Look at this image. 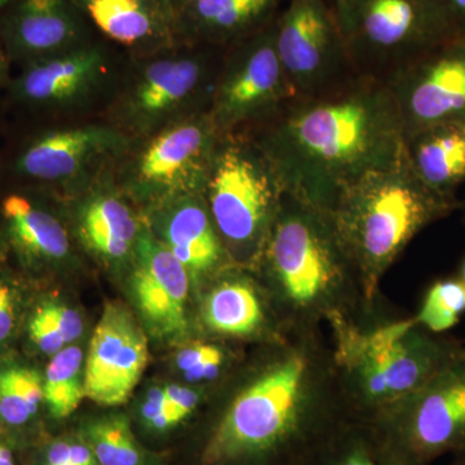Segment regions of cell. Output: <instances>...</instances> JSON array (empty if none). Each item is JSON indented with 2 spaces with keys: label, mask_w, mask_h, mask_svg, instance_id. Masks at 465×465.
I'll return each mask as SVG.
<instances>
[{
  "label": "cell",
  "mask_w": 465,
  "mask_h": 465,
  "mask_svg": "<svg viewBox=\"0 0 465 465\" xmlns=\"http://www.w3.org/2000/svg\"><path fill=\"white\" fill-rule=\"evenodd\" d=\"M324 327L284 330L256 371L202 425L186 465H309L345 421Z\"/></svg>",
  "instance_id": "cell-1"
},
{
  "label": "cell",
  "mask_w": 465,
  "mask_h": 465,
  "mask_svg": "<svg viewBox=\"0 0 465 465\" xmlns=\"http://www.w3.org/2000/svg\"><path fill=\"white\" fill-rule=\"evenodd\" d=\"M286 192L326 211L338 193L407 150L387 81L362 75L314 96L296 97L255 142Z\"/></svg>",
  "instance_id": "cell-2"
},
{
  "label": "cell",
  "mask_w": 465,
  "mask_h": 465,
  "mask_svg": "<svg viewBox=\"0 0 465 465\" xmlns=\"http://www.w3.org/2000/svg\"><path fill=\"white\" fill-rule=\"evenodd\" d=\"M259 260L283 329L326 327L376 309L329 215L289 192Z\"/></svg>",
  "instance_id": "cell-3"
},
{
  "label": "cell",
  "mask_w": 465,
  "mask_h": 465,
  "mask_svg": "<svg viewBox=\"0 0 465 465\" xmlns=\"http://www.w3.org/2000/svg\"><path fill=\"white\" fill-rule=\"evenodd\" d=\"M326 327L349 418L363 423H378L465 353V341L428 331L415 316L382 320L375 309Z\"/></svg>",
  "instance_id": "cell-4"
},
{
  "label": "cell",
  "mask_w": 465,
  "mask_h": 465,
  "mask_svg": "<svg viewBox=\"0 0 465 465\" xmlns=\"http://www.w3.org/2000/svg\"><path fill=\"white\" fill-rule=\"evenodd\" d=\"M460 206L421 182L409 152L341 189L324 213L356 266L367 300L376 304L391 266L428 226Z\"/></svg>",
  "instance_id": "cell-5"
},
{
  "label": "cell",
  "mask_w": 465,
  "mask_h": 465,
  "mask_svg": "<svg viewBox=\"0 0 465 465\" xmlns=\"http://www.w3.org/2000/svg\"><path fill=\"white\" fill-rule=\"evenodd\" d=\"M217 50L185 43L173 50L133 58L134 65L110 104L109 124L137 142L206 112L223 63Z\"/></svg>",
  "instance_id": "cell-6"
},
{
  "label": "cell",
  "mask_w": 465,
  "mask_h": 465,
  "mask_svg": "<svg viewBox=\"0 0 465 465\" xmlns=\"http://www.w3.org/2000/svg\"><path fill=\"white\" fill-rule=\"evenodd\" d=\"M286 193L258 143L220 137L203 197L226 253L259 260Z\"/></svg>",
  "instance_id": "cell-7"
},
{
  "label": "cell",
  "mask_w": 465,
  "mask_h": 465,
  "mask_svg": "<svg viewBox=\"0 0 465 465\" xmlns=\"http://www.w3.org/2000/svg\"><path fill=\"white\" fill-rule=\"evenodd\" d=\"M351 67L393 75L442 43L461 35L442 0H330Z\"/></svg>",
  "instance_id": "cell-8"
},
{
  "label": "cell",
  "mask_w": 465,
  "mask_h": 465,
  "mask_svg": "<svg viewBox=\"0 0 465 465\" xmlns=\"http://www.w3.org/2000/svg\"><path fill=\"white\" fill-rule=\"evenodd\" d=\"M219 140L208 110L197 113L133 142L113 167V179L125 195L153 207L200 194Z\"/></svg>",
  "instance_id": "cell-9"
},
{
  "label": "cell",
  "mask_w": 465,
  "mask_h": 465,
  "mask_svg": "<svg viewBox=\"0 0 465 465\" xmlns=\"http://www.w3.org/2000/svg\"><path fill=\"white\" fill-rule=\"evenodd\" d=\"M131 143L109 122L41 128L17 143L7 176L32 188L81 189L112 170Z\"/></svg>",
  "instance_id": "cell-10"
},
{
  "label": "cell",
  "mask_w": 465,
  "mask_h": 465,
  "mask_svg": "<svg viewBox=\"0 0 465 465\" xmlns=\"http://www.w3.org/2000/svg\"><path fill=\"white\" fill-rule=\"evenodd\" d=\"M410 465H430L465 450V353L372 424Z\"/></svg>",
  "instance_id": "cell-11"
},
{
  "label": "cell",
  "mask_w": 465,
  "mask_h": 465,
  "mask_svg": "<svg viewBox=\"0 0 465 465\" xmlns=\"http://www.w3.org/2000/svg\"><path fill=\"white\" fill-rule=\"evenodd\" d=\"M298 96L275 47L274 21L228 47L208 114L220 137L269 119Z\"/></svg>",
  "instance_id": "cell-12"
},
{
  "label": "cell",
  "mask_w": 465,
  "mask_h": 465,
  "mask_svg": "<svg viewBox=\"0 0 465 465\" xmlns=\"http://www.w3.org/2000/svg\"><path fill=\"white\" fill-rule=\"evenodd\" d=\"M274 30L278 56L299 97L335 87L342 70L351 67L330 0H286Z\"/></svg>",
  "instance_id": "cell-13"
},
{
  "label": "cell",
  "mask_w": 465,
  "mask_h": 465,
  "mask_svg": "<svg viewBox=\"0 0 465 465\" xmlns=\"http://www.w3.org/2000/svg\"><path fill=\"white\" fill-rule=\"evenodd\" d=\"M406 143L437 125L465 121V35L416 57L390 76Z\"/></svg>",
  "instance_id": "cell-14"
},
{
  "label": "cell",
  "mask_w": 465,
  "mask_h": 465,
  "mask_svg": "<svg viewBox=\"0 0 465 465\" xmlns=\"http://www.w3.org/2000/svg\"><path fill=\"white\" fill-rule=\"evenodd\" d=\"M108 48L92 41L75 50L20 67L5 88L17 108L38 115L84 109L113 84Z\"/></svg>",
  "instance_id": "cell-15"
},
{
  "label": "cell",
  "mask_w": 465,
  "mask_h": 465,
  "mask_svg": "<svg viewBox=\"0 0 465 465\" xmlns=\"http://www.w3.org/2000/svg\"><path fill=\"white\" fill-rule=\"evenodd\" d=\"M149 345L145 332L127 308H104L84 365L85 399L104 407L124 405L145 371Z\"/></svg>",
  "instance_id": "cell-16"
},
{
  "label": "cell",
  "mask_w": 465,
  "mask_h": 465,
  "mask_svg": "<svg viewBox=\"0 0 465 465\" xmlns=\"http://www.w3.org/2000/svg\"><path fill=\"white\" fill-rule=\"evenodd\" d=\"M90 27L73 0H12L0 11V45L21 67L87 45Z\"/></svg>",
  "instance_id": "cell-17"
},
{
  "label": "cell",
  "mask_w": 465,
  "mask_h": 465,
  "mask_svg": "<svg viewBox=\"0 0 465 465\" xmlns=\"http://www.w3.org/2000/svg\"><path fill=\"white\" fill-rule=\"evenodd\" d=\"M133 266L134 299L150 331L161 338L185 333L191 274L148 224L137 241Z\"/></svg>",
  "instance_id": "cell-18"
},
{
  "label": "cell",
  "mask_w": 465,
  "mask_h": 465,
  "mask_svg": "<svg viewBox=\"0 0 465 465\" xmlns=\"http://www.w3.org/2000/svg\"><path fill=\"white\" fill-rule=\"evenodd\" d=\"M88 23L133 58L185 45L171 0H73Z\"/></svg>",
  "instance_id": "cell-19"
},
{
  "label": "cell",
  "mask_w": 465,
  "mask_h": 465,
  "mask_svg": "<svg viewBox=\"0 0 465 465\" xmlns=\"http://www.w3.org/2000/svg\"><path fill=\"white\" fill-rule=\"evenodd\" d=\"M112 170L84 186L87 195L79 203L76 232L85 249L97 258L122 262L133 259L145 224L125 201Z\"/></svg>",
  "instance_id": "cell-20"
},
{
  "label": "cell",
  "mask_w": 465,
  "mask_h": 465,
  "mask_svg": "<svg viewBox=\"0 0 465 465\" xmlns=\"http://www.w3.org/2000/svg\"><path fill=\"white\" fill-rule=\"evenodd\" d=\"M158 234L168 250L179 260L191 278H201L217 271L226 255L203 193L183 195L158 204Z\"/></svg>",
  "instance_id": "cell-21"
},
{
  "label": "cell",
  "mask_w": 465,
  "mask_h": 465,
  "mask_svg": "<svg viewBox=\"0 0 465 465\" xmlns=\"http://www.w3.org/2000/svg\"><path fill=\"white\" fill-rule=\"evenodd\" d=\"M3 237L30 262H60L70 255L69 232L32 188L18 185L0 198Z\"/></svg>",
  "instance_id": "cell-22"
},
{
  "label": "cell",
  "mask_w": 465,
  "mask_h": 465,
  "mask_svg": "<svg viewBox=\"0 0 465 465\" xmlns=\"http://www.w3.org/2000/svg\"><path fill=\"white\" fill-rule=\"evenodd\" d=\"M286 0H197L179 16L189 45L228 48L271 25Z\"/></svg>",
  "instance_id": "cell-23"
},
{
  "label": "cell",
  "mask_w": 465,
  "mask_h": 465,
  "mask_svg": "<svg viewBox=\"0 0 465 465\" xmlns=\"http://www.w3.org/2000/svg\"><path fill=\"white\" fill-rule=\"evenodd\" d=\"M202 318L216 335L247 338L268 333L271 338L284 331L273 311L249 278L231 277L220 281L207 293Z\"/></svg>",
  "instance_id": "cell-24"
},
{
  "label": "cell",
  "mask_w": 465,
  "mask_h": 465,
  "mask_svg": "<svg viewBox=\"0 0 465 465\" xmlns=\"http://www.w3.org/2000/svg\"><path fill=\"white\" fill-rule=\"evenodd\" d=\"M415 173L425 185L449 200L465 183V130L461 122L437 125L407 142Z\"/></svg>",
  "instance_id": "cell-25"
},
{
  "label": "cell",
  "mask_w": 465,
  "mask_h": 465,
  "mask_svg": "<svg viewBox=\"0 0 465 465\" xmlns=\"http://www.w3.org/2000/svg\"><path fill=\"white\" fill-rule=\"evenodd\" d=\"M74 432L91 450L99 465H163L143 446L133 420L124 414H106L81 421Z\"/></svg>",
  "instance_id": "cell-26"
},
{
  "label": "cell",
  "mask_w": 465,
  "mask_h": 465,
  "mask_svg": "<svg viewBox=\"0 0 465 465\" xmlns=\"http://www.w3.org/2000/svg\"><path fill=\"white\" fill-rule=\"evenodd\" d=\"M309 465H410L385 443L372 424L349 419Z\"/></svg>",
  "instance_id": "cell-27"
},
{
  "label": "cell",
  "mask_w": 465,
  "mask_h": 465,
  "mask_svg": "<svg viewBox=\"0 0 465 465\" xmlns=\"http://www.w3.org/2000/svg\"><path fill=\"white\" fill-rule=\"evenodd\" d=\"M84 353L65 347L52 356L43 379V402L54 420H66L81 405L84 394Z\"/></svg>",
  "instance_id": "cell-28"
},
{
  "label": "cell",
  "mask_w": 465,
  "mask_h": 465,
  "mask_svg": "<svg viewBox=\"0 0 465 465\" xmlns=\"http://www.w3.org/2000/svg\"><path fill=\"white\" fill-rule=\"evenodd\" d=\"M43 402V379L35 370L11 367L0 372V420L18 430L32 423Z\"/></svg>",
  "instance_id": "cell-29"
},
{
  "label": "cell",
  "mask_w": 465,
  "mask_h": 465,
  "mask_svg": "<svg viewBox=\"0 0 465 465\" xmlns=\"http://www.w3.org/2000/svg\"><path fill=\"white\" fill-rule=\"evenodd\" d=\"M465 314V282L458 277L440 278L425 291L416 321L433 333H448Z\"/></svg>",
  "instance_id": "cell-30"
},
{
  "label": "cell",
  "mask_w": 465,
  "mask_h": 465,
  "mask_svg": "<svg viewBox=\"0 0 465 465\" xmlns=\"http://www.w3.org/2000/svg\"><path fill=\"white\" fill-rule=\"evenodd\" d=\"M42 448L35 465H99L74 430L48 440Z\"/></svg>",
  "instance_id": "cell-31"
},
{
  "label": "cell",
  "mask_w": 465,
  "mask_h": 465,
  "mask_svg": "<svg viewBox=\"0 0 465 465\" xmlns=\"http://www.w3.org/2000/svg\"><path fill=\"white\" fill-rule=\"evenodd\" d=\"M29 331L34 344L50 356H54L67 345L64 336L42 308H38L34 314Z\"/></svg>",
  "instance_id": "cell-32"
},
{
  "label": "cell",
  "mask_w": 465,
  "mask_h": 465,
  "mask_svg": "<svg viewBox=\"0 0 465 465\" xmlns=\"http://www.w3.org/2000/svg\"><path fill=\"white\" fill-rule=\"evenodd\" d=\"M52 323L57 327L67 344L76 341L84 332V321L74 309L58 302H47L41 307Z\"/></svg>",
  "instance_id": "cell-33"
},
{
  "label": "cell",
  "mask_w": 465,
  "mask_h": 465,
  "mask_svg": "<svg viewBox=\"0 0 465 465\" xmlns=\"http://www.w3.org/2000/svg\"><path fill=\"white\" fill-rule=\"evenodd\" d=\"M163 390L168 403L176 411L183 424H186L200 406V391L188 387H180V385H170Z\"/></svg>",
  "instance_id": "cell-34"
},
{
  "label": "cell",
  "mask_w": 465,
  "mask_h": 465,
  "mask_svg": "<svg viewBox=\"0 0 465 465\" xmlns=\"http://www.w3.org/2000/svg\"><path fill=\"white\" fill-rule=\"evenodd\" d=\"M219 348V345L208 344V342H195V344L189 345V347L180 351L176 357V365L183 374H186Z\"/></svg>",
  "instance_id": "cell-35"
},
{
  "label": "cell",
  "mask_w": 465,
  "mask_h": 465,
  "mask_svg": "<svg viewBox=\"0 0 465 465\" xmlns=\"http://www.w3.org/2000/svg\"><path fill=\"white\" fill-rule=\"evenodd\" d=\"M15 323V302L11 290L0 281V342L11 335Z\"/></svg>",
  "instance_id": "cell-36"
},
{
  "label": "cell",
  "mask_w": 465,
  "mask_h": 465,
  "mask_svg": "<svg viewBox=\"0 0 465 465\" xmlns=\"http://www.w3.org/2000/svg\"><path fill=\"white\" fill-rule=\"evenodd\" d=\"M442 2L454 17L461 35H465V0H442Z\"/></svg>",
  "instance_id": "cell-37"
},
{
  "label": "cell",
  "mask_w": 465,
  "mask_h": 465,
  "mask_svg": "<svg viewBox=\"0 0 465 465\" xmlns=\"http://www.w3.org/2000/svg\"><path fill=\"white\" fill-rule=\"evenodd\" d=\"M11 61L5 54V48L0 45V92L5 91L11 81Z\"/></svg>",
  "instance_id": "cell-38"
},
{
  "label": "cell",
  "mask_w": 465,
  "mask_h": 465,
  "mask_svg": "<svg viewBox=\"0 0 465 465\" xmlns=\"http://www.w3.org/2000/svg\"><path fill=\"white\" fill-rule=\"evenodd\" d=\"M0 465H20L14 449L3 439H0Z\"/></svg>",
  "instance_id": "cell-39"
},
{
  "label": "cell",
  "mask_w": 465,
  "mask_h": 465,
  "mask_svg": "<svg viewBox=\"0 0 465 465\" xmlns=\"http://www.w3.org/2000/svg\"><path fill=\"white\" fill-rule=\"evenodd\" d=\"M197 2V0H171L173 3L174 9H176L177 14H182L183 9L189 7V5H193V3Z\"/></svg>",
  "instance_id": "cell-40"
},
{
  "label": "cell",
  "mask_w": 465,
  "mask_h": 465,
  "mask_svg": "<svg viewBox=\"0 0 465 465\" xmlns=\"http://www.w3.org/2000/svg\"><path fill=\"white\" fill-rule=\"evenodd\" d=\"M448 465H465V450L459 451L457 454L451 455V459Z\"/></svg>",
  "instance_id": "cell-41"
},
{
  "label": "cell",
  "mask_w": 465,
  "mask_h": 465,
  "mask_svg": "<svg viewBox=\"0 0 465 465\" xmlns=\"http://www.w3.org/2000/svg\"><path fill=\"white\" fill-rule=\"evenodd\" d=\"M457 275L459 278H460V280H463L465 282V259L464 262H461L460 269H459Z\"/></svg>",
  "instance_id": "cell-42"
},
{
  "label": "cell",
  "mask_w": 465,
  "mask_h": 465,
  "mask_svg": "<svg viewBox=\"0 0 465 465\" xmlns=\"http://www.w3.org/2000/svg\"><path fill=\"white\" fill-rule=\"evenodd\" d=\"M11 2H12V0H0V11H2V9H5V7H7L9 3H11Z\"/></svg>",
  "instance_id": "cell-43"
},
{
  "label": "cell",
  "mask_w": 465,
  "mask_h": 465,
  "mask_svg": "<svg viewBox=\"0 0 465 465\" xmlns=\"http://www.w3.org/2000/svg\"><path fill=\"white\" fill-rule=\"evenodd\" d=\"M460 206L463 207V210H464V220H465V201L463 202V203H460ZM459 206V207H460Z\"/></svg>",
  "instance_id": "cell-44"
},
{
  "label": "cell",
  "mask_w": 465,
  "mask_h": 465,
  "mask_svg": "<svg viewBox=\"0 0 465 465\" xmlns=\"http://www.w3.org/2000/svg\"><path fill=\"white\" fill-rule=\"evenodd\" d=\"M461 124H463V125H464V130H465V121L461 122Z\"/></svg>",
  "instance_id": "cell-45"
}]
</instances>
